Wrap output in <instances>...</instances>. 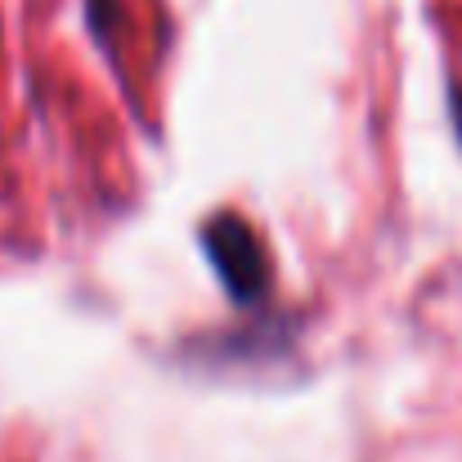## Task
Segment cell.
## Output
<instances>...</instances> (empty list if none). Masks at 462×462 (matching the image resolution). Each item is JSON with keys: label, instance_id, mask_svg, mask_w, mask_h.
<instances>
[{"label": "cell", "instance_id": "6da1fadb", "mask_svg": "<svg viewBox=\"0 0 462 462\" xmlns=\"http://www.w3.org/2000/svg\"><path fill=\"white\" fill-rule=\"evenodd\" d=\"M202 252H207L220 288L234 297V306H256L270 292V256L247 220H238V216L207 220Z\"/></svg>", "mask_w": 462, "mask_h": 462}, {"label": "cell", "instance_id": "7a4b0ae2", "mask_svg": "<svg viewBox=\"0 0 462 462\" xmlns=\"http://www.w3.org/2000/svg\"><path fill=\"white\" fill-rule=\"evenodd\" d=\"M113 14H117V0H86V23L104 45H108V32H113Z\"/></svg>", "mask_w": 462, "mask_h": 462}]
</instances>
